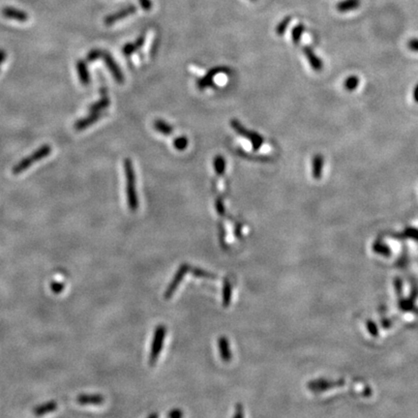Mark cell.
<instances>
[{
	"mask_svg": "<svg viewBox=\"0 0 418 418\" xmlns=\"http://www.w3.org/2000/svg\"><path fill=\"white\" fill-rule=\"evenodd\" d=\"M166 333H167V329L164 325H159L157 327L154 332L152 345H151V352H150V357H149L150 365H154L156 363L157 359L164 345Z\"/></svg>",
	"mask_w": 418,
	"mask_h": 418,
	"instance_id": "5b68a950",
	"label": "cell"
},
{
	"mask_svg": "<svg viewBox=\"0 0 418 418\" xmlns=\"http://www.w3.org/2000/svg\"><path fill=\"white\" fill-rule=\"evenodd\" d=\"M190 271H191V273H192L194 276H196V277H198V278H206V279H211V280H215V279H216V276H215V275H213V274H211V273H209V272L205 271V270H203V269H201V268H199V267L190 268Z\"/></svg>",
	"mask_w": 418,
	"mask_h": 418,
	"instance_id": "484cf974",
	"label": "cell"
},
{
	"mask_svg": "<svg viewBox=\"0 0 418 418\" xmlns=\"http://www.w3.org/2000/svg\"><path fill=\"white\" fill-rule=\"evenodd\" d=\"M101 93H102V97L100 98V100H98L96 103L90 106V108H89V114L100 113L101 111L107 109V108L111 104V99H110V97L108 96L107 89H106V88H102V89H101Z\"/></svg>",
	"mask_w": 418,
	"mask_h": 418,
	"instance_id": "8fae6325",
	"label": "cell"
},
{
	"mask_svg": "<svg viewBox=\"0 0 418 418\" xmlns=\"http://www.w3.org/2000/svg\"><path fill=\"white\" fill-rule=\"evenodd\" d=\"M173 147L178 151H183L188 147V138L186 136H178L173 141Z\"/></svg>",
	"mask_w": 418,
	"mask_h": 418,
	"instance_id": "4316f807",
	"label": "cell"
},
{
	"mask_svg": "<svg viewBox=\"0 0 418 418\" xmlns=\"http://www.w3.org/2000/svg\"><path fill=\"white\" fill-rule=\"evenodd\" d=\"M231 292L232 288L229 281H225L223 286V293H222V298H223V306L228 307L230 304L231 300Z\"/></svg>",
	"mask_w": 418,
	"mask_h": 418,
	"instance_id": "44dd1931",
	"label": "cell"
},
{
	"mask_svg": "<svg viewBox=\"0 0 418 418\" xmlns=\"http://www.w3.org/2000/svg\"><path fill=\"white\" fill-rule=\"evenodd\" d=\"M412 97H413L414 102H415L416 104H418V84L415 85V87H414V89H413Z\"/></svg>",
	"mask_w": 418,
	"mask_h": 418,
	"instance_id": "836d02e7",
	"label": "cell"
},
{
	"mask_svg": "<svg viewBox=\"0 0 418 418\" xmlns=\"http://www.w3.org/2000/svg\"><path fill=\"white\" fill-rule=\"evenodd\" d=\"M234 416L235 417H239V416H243V413H242V410H241V406H237V412L234 414Z\"/></svg>",
	"mask_w": 418,
	"mask_h": 418,
	"instance_id": "e575fe53",
	"label": "cell"
},
{
	"mask_svg": "<svg viewBox=\"0 0 418 418\" xmlns=\"http://www.w3.org/2000/svg\"><path fill=\"white\" fill-rule=\"evenodd\" d=\"M303 52L305 57L307 58L310 66L312 67L315 72H322L324 68V63L323 60L316 54L313 49L309 46H305L303 48Z\"/></svg>",
	"mask_w": 418,
	"mask_h": 418,
	"instance_id": "9c48e42d",
	"label": "cell"
},
{
	"mask_svg": "<svg viewBox=\"0 0 418 418\" xmlns=\"http://www.w3.org/2000/svg\"><path fill=\"white\" fill-rule=\"evenodd\" d=\"M153 126H154V128L156 129L159 133H161V134L164 135V136H170V135H172L173 128L169 125V124H167V122L164 121V120L158 119L156 121H154Z\"/></svg>",
	"mask_w": 418,
	"mask_h": 418,
	"instance_id": "ac0fdd59",
	"label": "cell"
},
{
	"mask_svg": "<svg viewBox=\"0 0 418 418\" xmlns=\"http://www.w3.org/2000/svg\"><path fill=\"white\" fill-rule=\"evenodd\" d=\"M52 153V147L49 145H43L42 147H39L38 149H36L33 153L30 155L21 159L19 163H17L14 167H13V175H20L21 172L25 171L28 167L33 166L36 162L41 161L43 159L47 158L50 154Z\"/></svg>",
	"mask_w": 418,
	"mask_h": 418,
	"instance_id": "7a4b0ae2",
	"label": "cell"
},
{
	"mask_svg": "<svg viewBox=\"0 0 418 418\" xmlns=\"http://www.w3.org/2000/svg\"><path fill=\"white\" fill-rule=\"evenodd\" d=\"M99 58H102L104 60L107 67L109 68L110 72L113 75L115 81L118 84H122L124 82V76L121 72L119 66L116 64L110 53L102 51V50H92L91 52H88V54L86 56V61L91 62V61H95Z\"/></svg>",
	"mask_w": 418,
	"mask_h": 418,
	"instance_id": "3957f363",
	"label": "cell"
},
{
	"mask_svg": "<svg viewBox=\"0 0 418 418\" xmlns=\"http://www.w3.org/2000/svg\"><path fill=\"white\" fill-rule=\"evenodd\" d=\"M304 31H305V26L303 23H299L293 27L292 30V40H293V44L295 45L299 44Z\"/></svg>",
	"mask_w": 418,
	"mask_h": 418,
	"instance_id": "cb8c5ba5",
	"label": "cell"
},
{
	"mask_svg": "<svg viewBox=\"0 0 418 418\" xmlns=\"http://www.w3.org/2000/svg\"><path fill=\"white\" fill-rule=\"evenodd\" d=\"M359 83H360V80H359L358 76L352 75V76H350L345 79V82H344V87H345V90H347V91H354L358 87Z\"/></svg>",
	"mask_w": 418,
	"mask_h": 418,
	"instance_id": "7402d4cb",
	"label": "cell"
},
{
	"mask_svg": "<svg viewBox=\"0 0 418 418\" xmlns=\"http://www.w3.org/2000/svg\"><path fill=\"white\" fill-rule=\"evenodd\" d=\"M56 408H57V403L52 401V402H49V403L44 404L42 406L37 407L34 409V413L36 415H44V414L54 411Z\"/></svg>",
	"mask_w": 418,
	"mask_h": 418,
	"instance_id": "ffe728a7",
	"label": "cell"
},
{
	"mask_svg": "<svg viewBox=\"0 0 418 418\" xmlns=\"http://www.w3.org/2000/svg\"><path fill=\"white\" fill-rule=\"evenodd\" d=\"M158 416H159V415H158L157 413H153V414H149V415H148V418H157Z\"/></svg>",
	"mask_w": 418,
	"mask_h": 418,
	"instance_id": "d590c367",
	"label": "cell"
},
{
	"mask_svg": "<svg viewBox=\"0 0 418 418\" xmlns=\"http://www.w3.org/2000/svg\"><path fill=\"white\" fill-rule=\"evenodd\" d=\"M213 166H214L216 175L221 177L225 173V170H226V160L224 159V157L218 155L214 159Z\"/></svg>",
	"mask_w": 418,
	"mask_h": 418,
	"instance_id": "603a6c76",
	"label": "cell"
},
{
	"mask_svg": "<svg viewBox=\"0 0 418 418\" xmlns=\"http://www.w3.org/2000/svg\"><path fill=\"white\" fill-rule=\"evenodd\" d=\"M167 416L171 418L182 417V416H183V412H182L180 409H173V410H171V411L167 414Z\"/></svg>",
	"mask_w": 418,
	"mask_h": 418,
	"instance_id": "1f68e13d",
	"label": "cell"
},
{
	"mask_svg": "<svg viewBox=\"0 0 418 418\" xmlns=\"http://www.w3.org/2000/svg\"><path fill=\"white\" fill-rule=\"evenodd\" d=\"M144 43H145V37L142 36V37L137 38L135 42L129 43V44L125 45L124 48H123V50H122V52L125 54L126 56H129V55H131L133 52H136L137 49H140V48L144 45Z\"/></svg>",
	"mask_w": 418,
	"mask_h": 418,
	"instance_id": "d6986e66",
	"label": "cell"
},
{
	"mask_svg": "<svg viewBox=\"0 0 418 418\" xmlns=\"http://www.w3.org/2000/svg\"><path fill=\"white\" fill-rule=\"evenodd\" d=\"M100 117H101V114H100V113L89 114L88 116L84 117L83 119L78 120V121L75 123V125H74L75 130H77V131H79V132H80V131H83V130H85V129H87L88 127L93 125L95 122H97Z\"/></svg>",
	"mask_w": 418,
	"mask_h": 418,
	"instance_id": "7c38bea8",
	"label": "cell"
},
{
	"mask_svg": "<svg viewBox=\"0 0 418 418\" xmlns=\"http://www.w3.org/2000/svg\"><path fill=\"white\" fill-rule=\"evenodd\" d=\"M76 67H77V72L79 75L81 83L84 85H87L90 83V76H89V72H88L87 64L84 60H79V61H77Z\"/></svg>",
	"mask_w": 418,
	"mask_h": 418,
	"instance_id": "9a60e30c",
	"label": "cell"
},
{
	"mask_svg": "<svg viewBox=\"0 0 418 418\" xmlns=\"http://www.w3.org/2000/svg\"><path fill=\"white\" fill-rule=\"evenodd\" d=\"M361 0H341L337 3L336 9L340 13H346L359 8Z\"/></svg>",
	"mask_w": 418,
	"mask_h": 418,
	"instance_id": "5bb4252c",
	"label": "cell"
},
{
	"mask_svg": "<svg viewBox=\"0 0 418 418\" xmlns=\"http://www.w3.org/2000/svg\"><path fill=\"white\" fill-rule=\"evenodd\" d=\"M80 405H102L104 403V397L100 395H81L77 399Z\"/></svg>",
	"mask_w": 418,
	"mask_h": 418,
	"instance_id": "2e32d148",
	"label": "cell"
},
{
	"mask_svg": "<svg viewBox=\"0 0 418 418\" xmlns=\"http://www.w3.org/2000/svg\"><path fill=\"white\" fill-rule=\"evenodd\" d=\"M1 13L3 15L4 18L8 19V20H13V21H20V22H25L28 21V14L24 11L11 7V6H6L3 7Z\"/></svg>",
	"mask_w": 418,
	"mask_h": 418,
	"instance_id": "ba28073f",
	"label": "cell"
},
{
	"mask_svg": "<svg viewBox=\"0 0 418 418\" xmlns=\"http://www.w3.org/2000/svg\"><path fill=\"white\" fill-rule=\"evenodd\" d=\"M324 159L322 154H316L312 161V176L316 180H320L323 175Z\"/></svg>",
	"mask_w": 418,
	"mask_h": 418,
	"instance_id": "4fadbf2b",
	"label": "cell"
},
{
	"mask_svg": "<svg viewBox=\"0 0 418 418\" xmlns=\"http://www.w3.org/2000/svg\"><path fill=\"white\" fill-rule=\"evenodd\" d=\"M215 207H216V211L218 212L219 215H221V216L225 215V213H226V207H225V204H224V201H223L222 198H218V199H216Z\"/></svg>",
	"mask_w": 418,
	"mask_h": 418,
	"instance_id": "83f0119b",
	"label": "cell"
},
{
	"mask_svg": "<svg viewBox=\"0 0 418 418\" xmlns=\"http://www.w3.org/2000/svg\"><path fill=\"white\" fill-rule=\"evenodd\" d=\"M291 21H292V17H290V16L285 17L282 21H280V22L277 24L276 29H275L276 34L279 35V36H283V35L286 33V31H287V29H288Z\"/></svg>",
	"mask_w": 418,
	"mask_h": 418,
	"instance_id": "d4e9b609",
	"label": "cell"
},
{
	"mask_svg": "<svg viewBox=\"0 0 418 418\" xmlns=\"http://www.w3.org/2000/svg\"><path fill=\"white\" fill-rule=\"evenodd\" d=\"M219 351L220 356L223 361H230L231 358V354H230V345H229V342L228 339L226 337H221L219 339Z\"/></svg>",
	"mask_w": 418,
	"mask_h": 418,
	"instance_id": "e0dca14e",
	"label": "cell"
},
{
	"mask_svg": "<svg viewBox=\"0 0 418 418\" xmlns=\"http://www.w3.org/2000/svg\"><path fill=\"white\" fill-rule=\"evenodd\" d=\"M225 72H228V69L227 68H224V67H216V68H213L212 70H210L208 73L206 74L202 79H199V81H198V87H199L200 90H203V89H205L206 87H208L210 86L212 83H213V79H214V77L216 76V75H218L220 73H225Z\"/></svg>",
	"mask_w": 418,
	"mask_h": 418,
	"instance_id": "30bf717a",
	"label": "cell"
},
{
	"mask_svg": "<svg viewBox=\"0 0 418 418\" xmlns=\"http://www.w3.org/2000/svg\"><path fill=\"white\" fill-rule=\"evenodd\" d=\"M5 59H6V52L4 50L0 49V67H1V65L3 64V62L5 61Z\"/></svg>",
	"mask_w": 418,
	"mask_h": 418,
	"instance_id": "d6a6232c",
	"label": "cell"
},
{
	"mask_svg": "<svg viewBox=\"0 0 418 418\" xmlns=\"http://www.w3.org/2000/svg\"><path fill=\"white\" fill-rule=\"evenodd\" d=\"M51 289L53 293H60L64 290V285L59 284V283H52Z\"/></svg>",
	"mask_w": 418,
	"mask_h": 418,
	"instance_id": "4dcf8cb0",
	"label": "cell"
},
{
	"mask_svg": "<svg viewBox=\"0 0 418 418\" xmlns=\"http://www.w3.org/2000/svg\"><path fill=\"white\" fill-rule=\"evenodd\" d=\"M230 126L233 128V130L241 136L246 137L250 141L251 143L252 147L254 150H259L261 148V146L264 143V138L258 133L253 132V131H249L247 130L244 126L241 124L240 122L236 119H233L230 121Z\"/></svg>",
	"mask_w": 418,
	"mask_h": 418,
	"instance_id": "277c9868",
	"label": "cell"
},
{
	"mask_svg": "<svg viewBox=\"0 0 418 418\" xmlns=\"http://www.w3.org/2000/svg\"><path fill=\"white\" fill-rule=\"evenodd\" d=\"M136 12V7L135 5H129V6H127L125 8H123V9H121V10H119L118 12H116V13L113 14V15L108 16V17L104 19V24H106L107 26H111V25L115 24L116 21H121V20H123V19H126L127 17L135 14Z\"/></svg>",
	"mask_w": 418,
	"mask_h": 418,
	"instance_id": "52a82bcc",
	"label": "cell"
},
{
	"mask_svg": "<svg viewBox=\"0 0 418 418\" xmlns=\"http://www.w3.org/2000/svg\"><path fill=\"white\" fill-rule=\"evenodd\" d=\"M189 271H190V266H189L188 264H186V263L182 264V265L179 267V269H178V272H177V274H176L175 277H173V280L168 285V287H167V289L166 290V292H165L164 297H165L166 299H169V298L173 295V293L177 291L178 286L180 285V283L182 282L184 276H185Z\"/></svg>",
	"mask_w": 418,
	"mask_h": 418,
	"instance_id": "8992f818",
	"label": "cell"
},
{
	"mask_svg": "<svg viewBox=\"0 0 418 418\" xmlns=\"http://www.w3.org/2000/svg\"><path fill=\"white\" fill-rule=\"evenodd\" d=\"M138 3L141 5V7L145 11H150L152 8L151 0H138Z\"/></svg>",
	"mask_w": 418,
	"mask_h": 418,
	"instance_id": "f546056e",
	"label": "cell"
},
{
	"mask_svg": "<svg viewBox=\"0 0 418 418\" xmlns=\"http://www.w3.org/2000/svg\"><path fill=\"white\" fill-rule=\"evenodd\" d=\"M408 48L412 52H418V38H412L408 42Z\"/></svg>",
	"mask_w": 418,
	"mask_h": 418,
	"instance_id": "f1b7e54d",
	"label": "cell"
},
{
	"mask_svg": "<svg viewBox=\"0 0 418 418\" xmlns=\"http://www.w3.org/2000/svg\"><path fill=\"white\" fill-rule=\"evenodd\" d=\"M252 1H256V0H252Z\"/></svg>",
	"mask_w": 418,
	"mask_h": 418,
	"instance_id": "8d00e7d4",
	"label": "cell"
},
{
	"mask_svg": "<svg viewBox=\"0 0 418 418\" xmlns=\"http://www.w3.org/2000/svg\"><path fill=\"white\" fill-rule=\"evenodd\" d=\"M124 169H125L126 185H127L126 192H127L128 205L131 211H136L138 206L136 191V175L134 170L133 162L130 159H125Z\"/></svg>",
	"mask_w": 418,
	"mask_h": 418,
	"instance_id": "6da1fadb",
	"label": "cell"
}]
</instances>
